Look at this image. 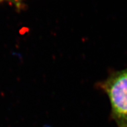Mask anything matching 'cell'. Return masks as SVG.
Returning <instances> with one entry per match:
<instances>
[{
    "label": "cell",
    "mask_w": 127,
    "mask_h": 127,
    "mask_svg": "<svg viewBox=\"0 0 127 127\" xmlns=\"http://www.w3.org/2000/svg\"><path fill=\"white\" fill-rule=\"evenodd\" d=\"M99 87L108 97L111 117L117 127H127V68L112 72Z\"/></svg>",
    "instance_id": "cell-1"
},
{
    "label": "cell",
    "mask_w": 127,
    "mask_h": 127,
    "mask_svg": "<svg viewBox=\"0 0 127 127\" xmlns=\"http://www.w3.org/2000/svg\"><path fill=\"white\" fill-rule=\"evenodd\" d=\"M24 0H0V3H4V2H7L8 3L14 5L16 8H21L23 3H24Z\"/></svg>",
    "instance_id": "cell-2"
}]
</instances>
